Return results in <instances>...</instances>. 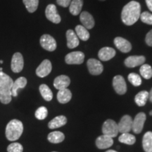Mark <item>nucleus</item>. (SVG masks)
I'll list each match as a JSON object with an SVG mask.
<instances>
[{
  "mask_svg": "<svg viewBox=\"0 0 152 152\" xmlns=\"http://www.w3.org/2000/svg\"><path fill=\"white\" fill-rule=\"evenodd\" d=\"M141 15V6L136 1H131L123 7L121 19L126 26H132L137 21Z\"/></svg>",
  "mask_w": 152,
  "mask_h": 152,
  "instance_id": "nucleus-1",
  "label": "nucleus"
},
{
  "mask_svg": "<svg viewBox=\"0 0 152 152\" xmlns=\"http://www.w3.org/2000/svg\"><path fill=\"white\" fill-rule=\"evenodd\" d=\"M14 81L10 76L0 71V102L8 104L11 102V87Z\"/></svg>",
  "mask_w": 152,
  "mask_h": 152,
  "instance_id": "nucleus-2",
  "label": "nucleus"
},
{
  "mask_svg": "<svg viewBox=\"0 0 152 152\" xmlns=\"http://www.w3.org/2000/svg\"><path fill=\"white\" fill-rule=\"evenodd\" d=\"M23 132V125L19 120H11L6 127L5 134L9 141L18 140L21 136Z\"/></svg>",
  "mask_w": 152,
  "mask_h": 152,
  "instance_id": "nucleus-3",
  "label": "nucleus"
},
{
  "mask_svg": "<svg viewBox=\"0 0 152 152\" xmlns=\"http://www.w3.org/2000/svg\"><path fill=\"white\" fill-rule=\"evenodd\" d=\"M102 132L103 134L111 137L112 138L115 137L119 132L118 124L113 120H107L102 126Z\"/></svg>",
  "mask_w": 152,
  "mask_h": 152,
  "instance_id": "nucleus-4",
  "label": "nucleus"
},
{
  "mask_svg": "<svg viewBox=\"0 0 152 152\" xmlns=\"http://www.w3.org/2000/svg\"><path fill=\"white\" fill-rule=\"evenodd\" d=\"M40 45L43 49L45 50L49 51V52H54L56 49V42L54 39V38L51 35H43L40 37Z\"/></svg>",
  "mask_w": 152,
  "mask_h": 152,
  "instance_id": "nucleus-5",
  "label": "nucleus"
},
{
  "mask_svg": "<svg viewBox=\"0 0 152 152\" xmlns=\"http://www.w3.org/2000/svg\"><path fill=\"white\" fill-rule=\"evenodd\" d=\"M23 66L24 61L22 54L19 52L15 53L11 59V68L12 71L16 73H20L23 68Z\"/></svg>",
  "mask_w": 152,
  "mask_h": 152,
  "instance_id": "nucleus-6",
  "label": "nucleus"
},
{
  "mask_svg": "<svg viewBox=\"0 0 152 152\" xmlns=\"http://www.w3.org/2000/svg\"><path fill=\"white\" fill-rule=\"evenodd\" d=\"M113 87L117 94L123 95L127 92V85L123 76L116 75L113 79Z\"/></svg>",
  "mask_w": 152,
  "mask_h": 152,
  "instance_id": "nucleus-7",
  "label": "nucleus"
},
{
  "mask_svg": "<svg viewBox=\"0 0 152 152\" xmlns=\"http://www.w3.org/2000/svg\"><path fill=\"white\" fill-rule=\"evenodd\" d=\"M45 15L47 18L54 23L58 24L61 20V16L57 12L56 7L54 4H49L47 6L45 10Z\"/></svg>",
  "mask_w": 152,
  "mask_h": 152,
  "instance_id": "nucleus-8",
  "label": "nucleus"
},
{
  "mask_svg": "<svg viewBox=\"0 0 152 152\" xmlns=\"http://www.w3.org/2000/svg\"><path fill=\"white\" fill-rule=\"evenodd\" d=\"M87 68L90 73L93 75H100L104 71V67L102 63L95 58H90L87 61Z\"/></svg>",
  "mask_w": 152,
  "mask_h": 152,
  "instance_id": "nucleus-9",
  "label": "nucleus"
},
{
  "mask_svg": "<svg viewBox=\"0 0 152 152\" xmlns=\"http://www.w3.org/2000/svg\"><path fill=\"white\" fill-rule=\"evenodd\" d=\"M146 121V115L144 113H139L132 120V130L135 134H139L142 132L144 128V124Z\"/></svg>",
  "mask_w": 152,
  "mask_h": 152,
  "instance_id": "nucleus-10",
  "label": "nucleus"
},
{
  "mask_svg": "<svg viewBox=\"0 0 152 152\" xmlns=\"http://www.w3.org/2000/svg\"><path fill=\"white\" fill-rule=\"evenodd\" d=\"M85 54L82 52H73L66 56L65 61L68 64H82L84 61Z\"/></svg>",
  "mask_w": 152,
  "mask_h": 152,
  "instance_id": "nucleus-11",
  "label": "nucleus"
},
{
  "mask_svg": "<svg viewBox=\"0 0 152 152\" xmlns=\"http://www.w3.org/2000/svg\"><path fill=\"white\" fill-rule=\"evenodd\" d=\"M52 69V63L48 59L44 60L36 69V74L38 77H45L51 73Z\"/></svg>",
  "mask_w": 152,
  "mask_h": 152,
  "instance_id": "nucleus-12",
  "label": "nucleus"
},
{
  "mask_svg": "<svg viewBox=\"0 0 152 152\" xmlns=\"http://www.w3.org/2000/svg\"><path fill=\"white\" fill-rule=\"evenodd\" d=\"M118 126L119 132H129L132 129V118L128 115H124L120 121Z\"/></svg>",
  "mask_w": 152,
  "mask_h": 152,
  "instance_id": "nucleus-13",
  "label": "nucleus"
},
{
  "mask_svg": "<svg viewBox=\"0 0 152 152\" xmlns=\"http://www.w3.org/2000/svg\"><path fill=\"white\" fill-rule=\"evenodd\" d=\"M114 44L116 48L123 53H128L132 49V45L130 42L123 37H115L114 39Z\"/></svg>",
  "mask_w": 152,
  "mask_h": 152,
  "instance_id": "nucleus-14",
  "label": "nucleus"
},
{
  "mask_svg": "<svg viewBox=\"0 0 152 152\" xmlns=\"http://www.w3.org/2000/svg\"><path fill=\"white\" fill-rule=\"evenodd\" d=\"M113 144V138L105 134L101 135L96 140V145L100 149H105L111 147Z\"/></svg>",
  "mask_w": 152,
  "mask_h": 152,
  "instance_id": "nucleus-15",
  "label": "nucleus"
},
{
  "mask_svg": "<svg viewBox=\"0 0 152 152\" xmlns=\"http://www.w3.org/2000/svg\"><path fill=\"white\" fill-rule=\"evenodd\" d=\"M145 60V57L143 56H131L125 60V65L128 68H134L144 64Z\"/></svg>",
  "mask_w": 152,
  "mask_h": 152,
  "instance_id": "nucleus-16",
  "label": "nucleus"
},
{
  "mask_svg": "<svg viewBox=\"0 0 152 152\" xmlns=\"http://www.w3.org/2000/svg\"><path fill=\"white\" fill-rule=\"evenodd\" d=\"M80 20L83 26L87 29H92L94 26V20L93 16L87 11H83L80 16Z\"/></svg>",
  "mask_w": 152,
  "mask_h": 152,
  "instance_id": "nucleus-17",
  "label": "nucleus"
},
{
  "mask_svg": "<svg viewBox=\"0 0 152 152\" xmlns=\"http://www.w3.org/2000/svg\"><path fill=\"white\" fill-rule=\"evenodd\" d=\"M71 80L67 75H61L58 76L55 78L54 81V86L57 90H60L63 89H66L70 85Z\"/></svg>",
  "mask_w": 152,
  "mask_h": 152,
  "instance_id": "nucleus-18",
  "label": "nucleus"
},
{
  "mask_svg": "<svg viewBox=\"0 0 152 152\" xmlns=\"http://www.w3.org/2000/svg\"><path fill=\"white\" fill-rule=\"evenodd\" d=\"M115 55V51L111 47H105L102 48L98 53V56L100 60L103 61H107L113 58Z\"/></svg>",
  "mask_w": 152,
  "mask_h": 152,
  "instance_id": "nucleus-19",
  "label": "nucleus"
},
{
  "mask_svg": "<svg viewBox=\"0 0 152 152\" xmlns=\"http://www.w3.org/2000/svg\"><path fill=\"white\" fill-rule=\"evenodd\" d=\"M67 46L69 49H74L79 45V38L73 30H68L66 32Z\"/></svg>",
  "mask_w": 152,
  "mask_h": 152,
  "instance_id": "nucleus-20",
  "label": "nucleus"
},
{
  "mask_svg": "<svg viewBox=\"0 0 152 152\" xmlns=\"http://www.w3.org/2000/svg\"><path fill=\"white\" fill-rule=\"evenodd\" d=\"M27 85V79L24 77H20L13 83L11 87V95L13 96H18V91L20 89H23Z\"/></svg>",
  "mask_w": 152,
  "mask_h": 152,
  "instance_id": "nucleus-21",
  "label": "nucleus"
},
{
  "mask_svg": "<svg viewBox=\"0 0 152 152\" xmlns=\"http://www.w3.org/2000/svg\"><path fill=\"white\" fill-rule=\"evenodd\" d=\"M72 98V93L68 89H63L58 90L57 93V99L61 104H66L70 102Z\"/></svg>",
  "mask_w": 152,
  "mask_h": 152,
  "instance_id": "nucleus-22",
  "label": "nucleus"
},
{
  "mask_svg": "<svg viewBox=\"0 0 152 152\" xmlns=\"http://www.w3.org/2000/svg\"><path fill=\"white\" fill-rule=\"evenodd\" d=\"M67 123V118L64 115H58L55 117L49 123L48 127L50 129H56L64 126Z\"/></svg>",
  "mask_w": 152,
  "mask_h": 152,
  "instance_id": "nucleus-23",
  "label": "nucleus"
},
{
  "mask_svg": "<svg viewBox=\"0 0 152 152\" xmlns=\"http://www.w3.org/2000/svg\"><path fill=\"white\" fill-rule=\"evenodd\" d=\"M83 5V0H71L69 5V11L73 16H77L80 14Z\"/></svg>",
  "mask_w": 152,
  "mask_h": 152,
  "instance_id": "nucleus-24",
  "label": "nucleus"
},
{
  "mask_svg": "<svg viewBox=\"0 0 152 152\" xmlns=\"http://www.w3.org/2000/svg\"><path fill=\"white\" fill-rule=\"evenodd\" d=\"M142 146L145 152H152V132H147L144 134Z\"/></svg>",
  "mask_w": 152,
  "mask_h": 152,
  "instance_id": "nucleus-25",
  "label": "nucleus"
},
{
  "mask_svg": "<svg viewBox=\"0 0 152 152\" xmlns=\"http://www.w3.org/2000/svg\"><path fill=\"white\" fill-rule=\"evenodd\" d=\"M47 139L51 143L58 144L64 141L65 139V135L64 134V133L59 132V131H54V132L49 133Z\"/></svg>",
  "mask_w": 152,
  "mask_h": 152,
  "instance_id": "nucleus-26",
  "label": "nucleus"
},
{
  "mask_svg": "<svg viewBox=\"0 0 152 152\" xmlns=\"http://www.w3.org/2000/svg\"><path fill=\"white\" fill-rule=\"evenodd\" d=\"M75 33L78 38L83 41L88 40L89 38H90V33H89L87 28H85L83 26L78 25V26H76Z\"/></svg>",
  "mask_w": 152,
  "mask_h": 152,
  "instance_id": "nucleus-27",
  "label": "nucleus"
},
{
  "mask_svg": "<svg viewBox=\"0 0 152 152\" xmlns=\"http://www.w3.org/2000/svg\"><path fill=\"white\" fill-rule=\"evenodd\" d=\"M149 99V92L147 91H141L135 96L134 101L137 105L139 106H143L147 103V101Z\"/></svg>",
  "mask_w": 152,
  "mask_h": 152,
  "instance_id": "nucleus-28",
  "label": "nucleus"
},
{
  "mask_svg": "<svg viewBox=\"0 0 152 152\" xmlns=\"http://www.w3.org/2000/svg\"><path fill=\"white\" fill-rule=\"evenodd\" d=\"M39 92L45 100L49 102L53 98V93L50 88L47 86V85L42 84L39 86Z\"/></svg>",
  "mask_w": 152,
  "mask_h": 152,
  "instance_id": "nucleus-29",
  "label": "nucleus"
},
{
  "mask_svg": "<svg viewBox=\"0 0 152 152\" xmlns=\"http://www.w3.org/2000/svg\"><path fill=\"white\" fill-rule=\"evenodd\" d=\"M118 140L121 143L128 144V145H132L136 142L135 137L130 134L129 132L122 133V134L119 137Z\"/></svg>",
  "mask_w": 152,
  "mask_h": 152,
  "instance_id": "nucleus-30",
  "label": "nucleus"
},
{
  "mask_svg": "<svg viewBox=\"0 0 152 152\" xmlns=\"http://www.w3.org/2000/svg\"><path fill=\"white\" fill-rule=\"evenodd\" d=\"M28 12L34 13L37 9L39 0H23Z\"/></svg>",
  "mask_w": 152,
  "mask_h": 152,
  "instance_id": "nucleus-31",
  "label": "nucleus"
},
{
  "mask_svg": "<svg viewBox=\"0 0 152 152\" xmlns=\"http://www.w3.org/2000/svg\"><path fill=\"white\" fill-rule=\"evenodd\" d=\"M140 74L144 78L149 80L152 77V68L148 64H142L140 69Z\"/></svg>",
  "mask_w": 152,
  "mask_h": 152,
  "instance_id": "nucleus-32",
  "label": "nucleus"
},
{
  "mask_svg": "<svg viewBox=\"0 0 152 152\" xmlns=\"http://www.w3.org/2000/svg\"><path fill=\"white\" fill-rule=\"evenodd\" d=\"M128 80L131 84L135 87L140 86L142 84L141 77L138 74L134 73H131L128 75Z\"/></svg>",
  "mask_w": 152,
  "mask_h": 152,
  "instance_id": "nucleus-33",
  "label": "nucleus"
},
{
  "mask_svg": "<svg viewBox=\"0 0 152 152\" xmlns=\"http://www.w3.org/2000/svg\"><path fill=\"white\" fill-rule=\"evenodd\" d=\"M47 115H48V111H47V108L45 106H41V107L38 108L36 110L35 115L36 118L38 120H44L46 118Z\"/></svg>",
  "mask_w": 152,
  "mask_h": 152,
  "instance_id": "nucleus-34",
  "label": "nucleus"
},
{
  "mask_svg": "<svg viewBox=\"0 0 152 152\" xmlns=\"http://www.w3.org/2000/svg\"><path fill=\"white\" fill-rule=\"evenodd\" d=\"M23 147L18 142H13L7 147L8 152H23Z\"/></svg>",
  "mask_w": 152,
  "mask_h": 152,
  "instance_id": "nucleus-35",
  "label": "nucleus"
},
{
  "mask_svg": "<svg viewBox=\"0 0 152 152\" xmlns=\"http://www.w3.org/2000/svg\"><path fill=\"white\" fill-rule=\"evenodd\" d=\"M140 19L144 23L152 25V14L147 11H144L140 15Z\"/></svg>",
  "mask_w": 152,
  "mask_h": 152,
  "instance_id": "nucleus-36",
  "label": "nucleus"
},
{
  "mask_svg": "<svg viewBox=\"0 0 152 152\" xmlns=\"http://www.w3.org/2000/svg\"><path fill=\"white\" fill-rule=\"evenodd\" d=\"M145 41L148 46L152 47V30H150L149 33L147 34L145 38Z\"/></svg>",
  "mask_w": 152,
  "mask_h": 152,
  "instance_id": "nucleus-37",
  "label": "nucleus"
},
{
  "mask_svg": "<svg viewBox=\"0 0 152 152\" xmlns=\"http://www.w3.org/2000/svg\"><path fill=\"white\" fill-rule=\"evenodd\" d=\"M56 2L61 7H68L71 4V0H56Z\"/></svg>",
  "mask_w": 152,
  "mask_h": 152,
  "instance_id": "nucleus-38",
  "label": "nucleus"
},
{
  "mask_svg": "<svg viewBox=\"0 0 152 152\" xmlns=\"http://www.w3.org/2000/svg\"><path fill=\"white\" fill-rule=\"evenodd\" d=\"M146 4H147L148 9L152 11V0H146Z\"/></svg>",
  "mask_w": 152,
  "mask_h": 152,
  "instance_id": "nucleus-39",
  "label": "nucleus"
},
{
  "mask_svg": "<svg viewBox=\"0 0 152 152\" xmlns=\"http://www.w3.org/2000/svg\"><path fill=\"white\" fill-rule=\"evenodd\" d=\"M149 100L152 102V88L151 91H150V92L149 93Z\"/></svg>",
  "mask_w": 152,
  "mask_h": 152,
  "instance_id": "nucleus-40",
  "label": "nucleus"
},
{
  "mask_svg": "<svg viewBox=\"0 0 152 152\" xmlns=\"http://www.w3.org/2000/svg\"><path fill=\"white\" fill-rule=\"evenodd\" d=\"M106 152H118V151H114V150H109V151H106Z\"/></svg>",
  "mask_w": 152,
  "mask_h": 152,
  "instance_id": "nucleus-41",
  "label": "nucleus"
},
{
  "mask_svg": "<svg viewBox=\"0 0 152 152\" xmlns=\"http://www.w3.org/2000/svg\"><path fill=\"white\" fill-rule=\"evenodd\" d=\"M0 64H3V61H2V60L0 61Z\"/></svg>",
  "mask_w": 152,
  "mask_h": 152,
  "instance_id": "nucleus-42",
  "label": "nucleus"
},
{
  "mask_svg": "<svg viewBox=\"0 0 152 152\" xmlns=\"http://www.w3.org/2000/svg\"><path fill=\"white\" fill-rule=\"evenodd\" d=\"M150 115H152V111H150Z\"/></svg>",
  "mask_w": 152,
  "mask_h": 152,
  "instance_id": "nucleus-43",
  "label": "nucleus"
},
{
  "mask_svg": "<svg viewBox=\"0 0 152 152\" xmlns=\"http://www.w3.org/2000/svg\"><path fill=\"white\" fill-rule=\"evenodd\" d=\"M100 1H105V0H100Z\"/></svg>",
  "mask_w": 152,
  "mask_h": 152,
  "instance_id": "nucleus-44",
  "label": "nucleus"
},
{
  "mask_svg": "<svg viewBox=\"0 0 152 152\" xmlns=\"http://www.w3.org/2000/svg\"><path fill=\"white\" fill-rule=\"evenodd\" d=\"M53 152H56V151H53Z\"/></svg>",
  "mask_w": 152,
  "mask_h": 152,
  "instance_id": "nucleus-45",
  "label": "nucleus"
}]
</instances>
